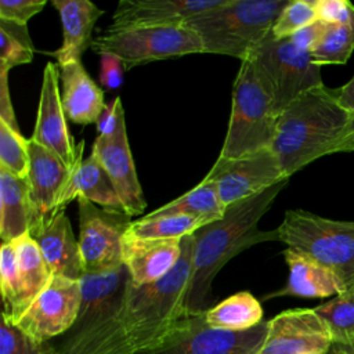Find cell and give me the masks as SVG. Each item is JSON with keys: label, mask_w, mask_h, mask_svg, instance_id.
I'll return each instance as SVG.
<instances>
[{"label": "cell", "mask_w": 354, "mask_h": 354, "mask_svg": "<svg viewBox=\"0 0 354 354\" xmlns=\"http://www.w3.org/2000/svg\"><path fill=\"white\" fill-rule=\"evenodd\" d=\"M79 281L80 311L73 328L66 335L86 330L115 314L124 299L130 275L122 266L105 272H84Z\"/></svg>", "instance_id": "18"}, {"label": "cell", "mask_w": 354, "mask_h": 354, "mask_svg": "<svg viewBox=\"0 0 354 354\" xmlns=\"http://www.w3.org/2000/svg\"><path fill=\"white\" fill-rule=\"evenodd\" d=\"M282 254L289 268L286 285L279 290L264 296V299L279 296L324 299L333 295L337 296L346 290L342 281L333 271L308 254L292 248H286Z\"/></svg>", "instance_id": "21"}, {"label": "cell", "mask_w": 354, "mask_h": 354, "mask_svg": "<svg viewBox=\"0 0 354 354\" xmlns=\"http://www.w3.org/2000/svg\"><path fill=\"white\" fill-rule=\"evenodd\" d=\"M317 21L314 0H292L283 7L270 33L275 39H288Z\"/></svg>", "instance_id": "35"}, {"label": "cell", "mask_w": 354, "mask_h": 354, "mask_svg": "<svg viewBox=\"0 0 354 354\" xmlns=\"http://www.w3.org/2000/svg\"><path fill=\"white\" fill-rule=\"evenodd\" d=\"M181 239H140L123 235L122 263L136 286L165 278L178 263Z\"/></svg>", "instance_id": "19"}, {"label": "cell", "mask_w": 354, "mask_h": 354, "mask_svg": "<svg viewBox=\"0 0 354 354\" xmlns=\"http://www.w3.org/2000/svg\"><path fill=\"white\" fill-rule=\"evenodd\" d=\"M53 275L79 281L84 274L79 241L65 212L57 213L39 231L32 234Z\"/></svg>", "instance_id": "22"}, {"label": "cell", "mask_w": 354, "mask_h": 354, "mask_svg": "<svg viewBox=\"0 0 354 354\" xmlns=\"http://www.w3.org/2000/svg\"><path fill=\"white\" fill-rule=\"evenodd\" d=\"M46 6V0H0V19L26 25Z\"/></svg>", "instance_id": "37"}, {"label": "cell", "mask_w": 354, "mask_h": 354, "mask_svg": "<svg viewBox=\"0 0 354 354\" xmlns=\"http://www.w3.org/2000/svg\"><path fill=\"white\" fill-rule=\"evenodd\" d=\"M203 178L216 184L220 201L225 207L289 180L271 148L235 159L217 158Z\"/></svg>", "instance_id": "11"}, {"label": "cell", "mask_w": 354, "mask_h": 354, "mask_svg": "<svg viewBox=\"0 0 354 354\" xmlns=\"http://www.w3.org/2000/svg\"><path fill=\"white\" fill-rule=\"evenodd\" d=\"M267 335V321L242 330L216 329L206 324L205 313L187 314L153 351L147 354H257Z\"/></svg>", "instance_id": "9"}, {"label": "cell", "mask_w": 354, "mask_h": 354, "mask_svg": "<svg viewBox=\"0 0 354 354\" xmlns=\"http://www.w3.org/2000/svg\"><path fill=\"white\" fill-rule=\"evenodd\" d=\"M91 152L109 176L124 213L130 217L144 213L147 201L137 177L126 127L111 140L97 137Z\"/></svg>", "instance_id": "17"}, {"label": "cell", "mask_w": 354, "mask_h": 354, "mask_svg": "<svg viewBox=\"0 0 354 354\" xmlns=\"http://www.w3.org/2000/svg\"><path fill=\"white\" fill-rule=\"evenodd\" d=\"M29 192L32 202V224L29 234L39 231L55 216L58 198L73 167H68L55 153L29 140Z\"/></svg>", "instance_id": "15"}, {"label": "cell", "mask_w": 354, "mask_h": 354, "mask_svg": "<svg viewBox=\"0 0 354 354\" xmlns=\"http://www.w3.org/2000/svg\"><path fill=\"white\" fill-rule=\"evenodd\" d=\"M0 354H58L48 342L36 343L3 315L0 321Z\"/></svg>", "instance_id": "36"}, {"label": "cell", "mask_w": 354, "mask_h": 354, "mask_svg": "<svg viewBox=\"0 0 354 354\" xmlns=\"http://www.w3.org/2000/svg\"><path fill=\"white\" fill-rule=\"evenodd\" d=\"M314 310L326 324L333 344H354V286L314 307Z\"/></svg>", "instance_id": "30"}, {"label": "cell", "mask_w": 354, "mask_h": 354, "mask_svg": "<svg viewBox=\"0 0 354 354\" xmlns=\"http://www.w3.org/2000/svg\"><path fill=\"white\" fill-rule=\"evenodd\" d=\"M351 151H354V113L351 115V119H350L348 124L346 126V129L343 131V136L340 137V140L335 145L332 153L351 152Z\"/></svg>", "instance_id": "43"}, {"label": "cell", "mask_w": 354, "mask_h": 354, "mask_svg": "<svg viewBox=\"0 0 354 354\" xmlns=\"http://www.w3.org/2000/svg\"><path fill=\"white\" fill-rule=\"evenodd\" d=\"M289 0H225L221 6L191 18V28L203 54L228 55L245 61L260 44Z\"/></svg>", "instance_id": "4"}, {"label": "cell", "mask_w": 354, "mask_h": 354, "mask_svg": "<svg viewBox=\"0 0 354 354\" xmlns=\"http://www.w3.org/2000/svg\"><path fill=\"white\" fill-rule=\"evenodd\" d=\"M203 225H206L205 221L188 214H145L131 221L124 234L140 239H183L195 234Z\"/></svg>", "instance_id": "29"}, {"label": "cell", "mask_w": 354, "mask_h": 354, "mask_svg": "<svg viewBox=\"0 0 354 354\" xmlns=\"http://www.w3.org/2000/svg\"><path fill=\"white\" fill-rule=\"evenodd\" d=\"M80 303V281L53 275L15 326L36 343L48 342L73 328Z\"/></svg>", "instance_id": "12"}, {"label": "cell", "mask_w": 354, "mask_h": 354, "mask_svg": "<svg viewBox=\"0 0 354 354\" xmlns=\"http://www.w3.org/2000/svg\"><path fill=\"white\" fill-rule=\"evenodd\" d=\"M279 113L261 87L252 64L241 61L232 87L231 115L220 159H235L271 148Z\"/></svg>", "instance_id": "5"}, {"label": "cell", "mask_w": 354, "mask_h": 354, "mask_svg": "<svg viewBox=\"0 0 354 354\" xmlns=\"http://www.w3.org/2000/svg\"><path fill=\"white\" fill-rule=\"evenodd\" d=\"M329 353H330V354H354V344H353V346H339V344H333Z\"/></svg>", "instance_id": "45"}, {"label": "cell", "mask_w": 354, "mask_h": 354, "mask_svg": "<svg viewBox=\"0 0 354 354\" xmlns=\"http://www.w3.org/2000/svg\"><path fill=\"white\" fill-rule=\"evenodd\" d=\"M91 50L118 57L124 71L159 59L203 54L198 35L187 25L136 26L116 32L104 30L91 41Z\"/></svg>", "instance_id": "8"}, {"label": "cell", "mask_w": 354, "mask_h": 354, "mask_svg": "<svg viewBox=\"0 0 354 354\" xmlns=\"http://www.w3.org/2000/svg\"><path fill=\"white\" fill-rule=\"evenodd\" d=\"M100 83L105 90H116L123 84V62L112 54L100 55Z\"/></svg>", "instance_id": "40"}, {"label": "cell", "mask_w": 354, "mask_h": 354, "mask_svg": "<svg viewBox=\"0 0 354 354\" xmlns=\"http://www.w3.org/2000/svg\"><path fill=\"white\" fill-rule=\"evenodd\" d=\"M324 28H325V24L321 22V21H317V22H314V24L300 29L299 32H296L289 39L300 50L311 53L315 48V46L318 44V41H319V39L322 36Z\"/></svg>", "instance_id": "41"}, {"label": "cell", "mask_w": 354, "mask_h": 354, "mask_svg": "<svg viewBox=\"0 0 354 354\" xmlns=\"http://www.w3.org/2000/svg\"><path fill=\"white\" fill-rule=\"evenodd\" d=\"M0 119L10 127L19 131L14 106L11 102V94L8 88V72L0 71Z\"/></svg>", "instance_id": "42"}, {"label": "cell", "mask_w": 354, "mask_h": 354, "mask_svg": "<svg viewBox=\"0 0 354 354\" xmlns=\"http://www.w3.org/2000/svg\"><path fill=\"white\" fill-rule=\"evenodd\" d=\"M351 115L339 102L336 88L325 84L292 101L279 115L271 145L285 177L290 178L315 159L332 155Z\"/></svg>", "instance_id": "3"}, {"label": "cell", "mask_w": 354, "mask_h": 354, "mask_svg": "<svg viewBox=\"0 0 354 354\" xmlns=\"http://www.w3.org/2000/svg\"><path fill=\"white\" fill-rule=\"evenodd\" d=\"M97 137L111 140L119 134V131L126 127L124 122V111L122 105V100L115 97L111 102L105 104L102 113L100 115L97 123Z\"/></svg>", "instance_id": "38"}, {"label": "cell", "mask_w": 354, "mask_h": 354, "mask_svg": "<svg viewBox=\"0 0 354 354\" xmlns=\"http://www.w3.org/2000/svg\"><path fill=\"white\" fill-rule=\"evenodd\" d=\"M29 140L55 153L68 167L75 166L80 142L75 145L66 124L59 90V65L55 62H47L44 66L36 124Z\"/></svg>", "instance_id": "14"}, {"label": "cell", "mask_w": 354, "mask_h": 354, "mask_svg": "<svg viewBox=\"0 0 354 354\" xmlns=\"http://www.w3.org/2000/svg\"><path fill=\"white\" fill-rule=\"evenodd\" d=\"M51 4L61 17L62 44L50 54L57 58L58 65L80 61L83 53L91 47V33L104 10L88 0H53Z\"/></svg>", "instance_id": "24"}, {"label": "cell", "mask_w": 354, "mask_h": 354, "mask_svg": "<svg viewBox=\"0 0 354 354\" xmlns=\"http://www.w3.org/2000/svg\"><path fill=\"white\" fill-rule=\"evenodd\" d=\"M84 141H80V151L71 176L58 198L55 214L62 212L72 201L83 196L100 207L108 210H123L115 187L102 165L91 152L83 159Z\"/></svg>", "instance_id": "20"}, {"label": "cell", "mask_w": 354, "mask_h": 354, "mask_svg": "<svg viewBox=\"0 0 354 354\" xmlns=\"http://www.w3.org/2000/svg\"><path fill=\"white\" fill-rule=\"evenodd\" d=\"M336 95L342 106L354 113V75L346 84L336 88Z\"/></svg>", "instance_id": "44"}, {"label": "cell", "mask_w": 354, "mask_h": 354, "mask_svg": "<svg viewBox=\"0 0 354 354\" xmlns=\"http://www.w3.org/2000/svg\"><path fill=\"white\" fill-rule=\"evenodd\" d=\"M279 242L328 267L344 289L354 286V221L321 217L308 210H286L277 227Z\"/></svg>", "instance_id": "6"}, {"label": "cell", "mask_w": 354, "mask_h": 354, "mask_svg": "<svg viewBox=\"0 0 354 354\" xmlns=\"http://www.w3.org/2000/svg\"><path fill=\"white\" fill-rule=\"evenodd\" d=\"M225 0H122L105 29L116 32L136 26H178Z\"/></svg>", "instance_id": "16"}, {"label": "cell", "mask_w": 354, "mask_h": 354, "mask_svg": "<svg viewBox=\"0 0 354 354\" xmlns=\"http://www.w3.org/2000/svg\"><path fill=\"white\" fill-rule=\"evenodd\" d=\"M59 82L66 118L83 126L97 123L105 108L104 93L84 69L82 59L59 65Z\"/></svg>", "instance_id": "23"}, {"label": "cell", "mask_w": 354, "mask_h": 354, "mask_svg": "<svg viewBox=\"0 0 354 354\" xmlns=\"http://www.w3.org/2000/svg\"><path fill=\"white\" fill-rule=\"evenodd\" d=\"M317 19L324 24H346L354 18V4L348 0H314Z\"/></svg>", "instance_id": "39"}, {"label": "cell", "mask_w": 354, "mask_h": 354, "mask_svg": "<svg viewBox=\"0 0 354 354\" xmlns=\"http://www.w3.org/2000/svg\"><path fill=\"white\" fill-rule=\"evenodd\" d=\"M0 288L3 299L1 315L10 321L15 313L21 292L17 252L12 242L3 243L0 249Z\"/></svg>", "instance_id": "34"}, {"label": "cell", "mask_w": 354, "mask_h": 354, "mask_svg": "<svg viewBox=\"0 0 354 354\" xmlns=\"http://www.w3.org/2000/svg\"><path fill=\"white\" fill-rule=\"evenodd\" d=\"M192 256L194 234L181 239L180 260L165 278L142 286L130 281L118 311L86 330L66 335L58 354H147L158 348L189 314L185 297Z\"/></svg>", "instance_id": "1"}, {"label": "cell", "mask_w": 354, "mask_h": 354, "mask_svg": "<svg viewBox=\"0 0 354 354\" xmlns=\"http://www.w3.org/2000/svg\"><path fill=\"white\" fill-rule=\"evenodd\" d=\"M288 183L289 180H283L252 198L227 206L220 220L203 225L194 234L192 271L185 297L189 314L205 313L209 308L213 279L232 257L253 245L279 241L277 228L259 230V221Z\"/></svg>", "instance_id": "2"}, {"label": "cell", "mask_w": 354, "mask_h": 354, "mask_svg": "<svg viewBox=\"0 0 354 354\" xmlns=\"http://www.w3.org/2000/svg\"><path fill=\"white\" fill-rule=\"evenodd\" d=\"M35 47L26 25L0 19V71L29 64L33 59Z\"/></svg>", "instance_id": "32"}, {"label": "cell", "mask_w": 354, "mask_h": 354, "mask_svg": "<svg viewBox=\"0 0 354 354\" xmlns=\"http://www.w3.org/2000/svg\"><path fill=\"white\" fill-rule=\"evenodd\" d=\"M29 140L0 119V167L19 178H28Z\"/></svg>", "instance_id": "33"}, {"label": "cell", "mask_w": 354, "mask_h": 354, "mask_svg": "<svg viewBox=\"0 0 354 354\" xmlns=\"http://www.w3.org/2000/svg\"><path fill=\"white\" fill-rule=\"evenodd\" d=\"M12 243L17 252L21 292L15 313L12 318L7 321L15 325L35 301V299L48 285L53 274L41 256L37 242L32 238L30 234L22 235L21 238L12 241Z\"/></svg>", "instance_id": "26"}, {"label": "cell", "mask_w": 354, "mask_h": 354, "mask_svg": "<svg viewBox=\"0 0 354 354\" xmlns=\"http://www.w3.org/2000/svg\"><path fill=\"white\" fill-rule=\"evenodd\" d=\"M332 335L314 308H289L267 321L257 354H328Z\"/></svg>", "instance_id": "13"}, {"label": "cell", "mask_w": 354, "mask_h": 354, "mask_svg": "<svg viewBox=\"0 0 354 354\" xmlns=\"http://www.w3.org/2000/svg\"><path fill=\"white\" fill-rule=\"evenodd\" d=\"M246 59L279 115L299 95L324 84L311 53L300 50L289 37L275 39L268 33Z\"/></svg>", "instance_id": "7"}, {"label": "cell", "mask_w": 354, "mask_h": 354, "mask_svg": "<svg viewBox=\"0 0 354 354\" xmlns=\"http://www.w3.org/2000/svg\"><path fill=\"white\" fill-rule=\"evenodd\" d=\"M79 248L84 272L116 270L122 263V239L131 224V217L122 210H108L80 196Z\"/></svg>", "instance_id": "10"}, {"label": "cell", "mask_w": 354, "mask_h": 354, "mask_svg": "<svg viewBox=\"0 0 354 354\" xmlns=\"http://www.w3.org/2000/svg\"><path fill=\"white\" fill-rule=\"evenodd\" d=\"M225 206L220 201L216 184L203 178L198 185L171 202L149 212L151 216L188 214L206 224L220 220L225 213Z\"/></svg>", "instance_id": "28"}, {"label": "cell", "mask_w": 354, "mask_h": 354, "mask_svg": "<svg viewBox=\"0 0 354 354\" xmlns=\"http://www.w3.org/2000/svg\"><path fill=\"white\" fill-rule=\"evenodd\" d=\"M205 321L216 329L242 332L263 322V307L249 292H238L205 311Z\"/></svg>", "instance_id": "27"}, {"label": "cell", "mask_w": 354, "mask_h": 354, "mask_svg": "<svg viewBox=\"0 0 354 354\" xmlns=\"http://www.w3.org/2000/svg\"><path fill=\"white\" fill-rule=\"evenodd\" d=\"M354 51V18L346 24H325L322 36L311 51L318 65L346 64Z\"/></svg>", "instance_id": "31"}, {"label": "cell", "mask_w": 354, "mask_h": 354, "mask_svg": "<svg viewBox=\"0 0 354 354\" xmlns=\"http://www.w3.org/2000/svg\"><path fill=\"white\" fill-rule=\"evenodd\" d=\"M32 202L28 178H19L0 167V236L3 243L29 234Z\"/></svg>", "instance_id": "25"}]
</instances>
